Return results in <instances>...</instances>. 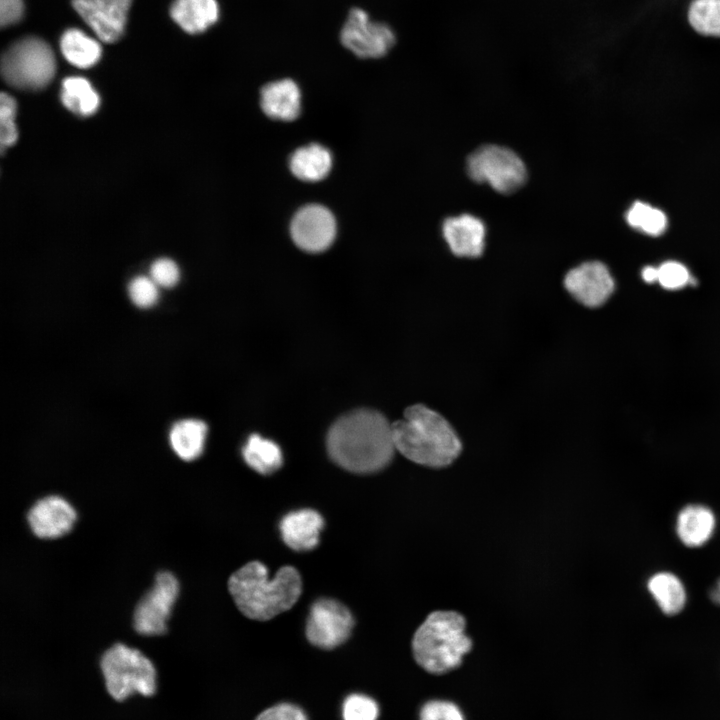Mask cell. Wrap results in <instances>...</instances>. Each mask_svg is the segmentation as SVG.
Wrapping results in <instances>:
<instances>
[{"instance_id":"cell-1","label":"cell","mask_w":720,"mask_h":720,"mask_svg":"<svg viewBox=\"0 0 720 720\" xmlns=\"http://www.w3.org/2000/svg\"><path fill=\"white\" fill-rule=\"evenodd\" d=\"M326 448L332 461L349 472H378L391 462L396 450L392 424L375 410L351 411L330 427Z\"/></svg>"},{"instance_id":"cell-2","label":"cell","mask_w":720,"mask_h":720,"mask_svg":"<svg viewBox=\"0 0 720 720\" xmlns=\"http://www.w3.org/2000/svg\"><path fill=\"white\" fill-rule=\"evenodd\" d=\"M228 590L244 616L267 621L294 606L302 593V579L299 571L288 565L270 579L264 564L251 561L230 576Z\"/></svg>"},{"instance_id":"cell-3","label":"cell","mask_w":720,"mask_h":720,"mask_svg":"<svg viewBox=\"0 0 720 720\" xmlns=\"http://www.w3.org/2000/svg\"><path fill=\"white\" fill-rule=\"evenodd\" d=\"M397 451L410 461L429 468H443L460 455L462 443L450 423L423 404L408 407L392 423Z\"/></svg>"},{"instance_id":"cell-4","label":"cell","mask_w":720,"mask_h":720,"mask_svg":"<svg viewBox=\"0 0 720 720\" xmlns=\"http://www.w3.org/2000/svg\"><path fill=\"white\" fill-rule=\"evenodd\" d=\"M465 629V618L457 611L430 613L412 638V653L417 664L432 674H444L459 667L472 649V640Z\"/></svg>"},{"instance_id":"cell-5","label":"cell","mask_w":720,"mask_h":720,"mask_svg":"<svg viewBox=\"0 0 720 720\" xmlns=\"http://www.w3.org/2000/svg\"><path fill=\"white\" fill-rule=\"evenodd\" d=\"M99 665L106 691L116 702L135 694L151 697L157 692L156 668L136 648L115 643L103 653Z\"/></svg>"},{"instance_id":"cell-6","label":"cell","mask_w":720,"mask_h":720,"mask_svg":"<svg viewBox=\"0 0 720 720\" xmlns=\"http://www.w3.org/2000/svg\"><path fill=\"white\" fill-rule=\"evenodd\" d=\"M55 71L56 61L51 47L34 36L14 42L1 59L3 79L17 89H42L51 82Z\"/></svg>"},{"instance_id":"cell-7","label":"cell","mask_w":720,"mask_h":720,"mask_svg":"<svg viewBox=\"0 0 720 720\" xmlns=\"http://www.w3.org/2000/svg\"><path fill=\"white\" fill-rule=\"evenodd\" d=\"M467 173L472 180L486 183L500 193H511L526 181L523 160L511 149L500 145H484L467 159Z\"/></svg>"},{"instance_id":"cell-8","label":"cell","mask_w":720,"mask_h":720,"mask_svg":"<svg viewBox=\"0 0 720 720\" xmlns=\"http://www.w3.org/2000/svg\"><path fill=\"white\" fill-rule=\"evenodd\" d=\"M354 624L352 613L343 603L324 597L312 604L305 633L312 645L329 650L348 640Z\"/></svg>"},{"instance_id":"cell-9","label":"cell","mask_w":720,"mask_h":720,"mask_svg":"<svg viewBox=\"0 0 720 720\" xmlns=\"http://www.w3.org/2000/svg\"><path fill=\"white\" fill-rule=\"evenodd\" d=\"M340 41L360 58H380L394 46L396 36L388 24L371 20L361 8H352L340 31Z\"/></svg>"},{"instance_id":"cell-10","label":"cell","mask_w":720,"mask_h":720,"mask_svg":"<svg viewBox=\"0 0 720 720\" xmlns=\"http://www.w3.org/2000/svg\"><path fill=\"white\" fill-rule=\"evenodd\" d=\"M179 594V582L168 571L156 575L153 587L137 604L133 626L144 636H159L167 631V622Z\"/></svg>"},{"instance_id":"cell-11","label":"cell","mask_w":720,"mask_h":720,"mask_svg":"<svg viewBox=\"0 0 720 720\" xmlns=\"http://www.w3.org/2000/svg\"><path fill=\"white\" fill-rule=\"evenodd\" d=\"M336 222L324 206L310 204L302 207L291 222V236L304 251L318 253L326 250L335 239Z\"/></svg>"},{"instance_id":"cell-12","label":"cell","mask_w":720,"mask_h":720,"mask_svg":"<svg viewBox=\"0 0 720 720\" xmlns=\"http://www.w3.org/2000/svg\"><path fill=\"white\" fill-rule=\"evenodd\" d=\"M564 286L579 303L594 308L608 300L614 291L615 283L605 264L588 261L566 273Z\"/></svg>"},{"instance_id":"cell-13","label":"cell","mask_w":720,"mask_h":720,"mask_svg":"<svg viewBox=\"0 0 720 720\" xmlns=\"http://www.w3.org/2000/svg\"><path fill=\"white\" fill-rule=\"evenodd\" d=\"M132 0H72V5L97 37L106 43L124 33Z\"/></svg>"},{"instance_id":"cell-14","label":"cell","mask_w":720,"mask_h":720,"mask_svg":"<svg viewBox=\"0 0 720 720\" xmlns=\"http://www.w3.org/2000/svg\"><path fill=\"white\" fill-rule=\"evenodd\" d=\"M77 513L63 497L50 495L39 499L30 508L27 521L32 532L41 539H55L71 531Z\"/></svg>"},{"instance_id":"cell-15","label":"cell","mask_w":720,"mask_h":720,"mask_svg":"<svg viewBox=\"0 0 720 720\" xmlns=\"http://www.w3.org/2000/svg\"><path fill=\"white\" fill-rule=\"evenodd\" d=\"M442 234L451 252L459 257H478L485 248V224L480 218L471 214L445 219L442 224Z\"/></svg>"},{"instance_id":"cell-16","label":"cell","mask_w":720,"mask_h":720,"mask_svg":"<svg viewBox=\"0 0 720 720\" xmlns=\"http://www.w3.org/2000/svg\"><path fill=\"white\" fill-rule=\"evenodd\" d=\"M324 519L313 509H300L286 514L279 525L283 542L292 550L306 552L319 543Z\"/></svg>"},{"instance_id":"cell-17","label":"cell","mask_w":720,"mask_h":720,"mask_svg":"<svg viewBox=\"0 0 720 720\" xmlns=\"http://www.w3.org/2000/svg\"><path fill=\"white\" fill-rule=\"evenodd\" d=\"M260 104L268 117L292 121L300 114V89L291 79L270 82L261 89Z\"/></svg>"},{"instance_id":"cell-18","label":"cell","mask_w":720,"mask_h":720,"mask_svg":"<svg viewBox=\"0 0 720 720\" xmlns=\"http://www.w3.org/2000/svg\"><path fill=\"white\" fill-rule=\"evenodd\" d=\"M716 526L713 511L702 504L683 507L676 518V534L687 547H700L712 537Z\"/></svg>"},{"instance_id":"cell-19","label":"cell","mask_w":720,"mask_h":720,"mask_svg":"<svg viewBox=\"0 0 720 720\" xmlns=\"http://www.w3.org/2000/svg\"><path fill=\"white\" fill-rule=\"evenodd\" d=\"M170 14L184 31L197 34L217 22L219 5L217 0H174Z\"/></svg>"},{"instance_id":"cell-20","label":"cell","mask_w":720,"mask_h":720,"mask_svg":"<svg viewBox=\"0 0 720 720\" xmlns=\"http://www.w3.org/2000/svg\"><path fill=\"white\" fill-rule=\"evenodd\" d=\"M647 588L660 610L669 616L680 613L687 602V593L681 579L667 571L653 574Z\"/></svg>"},{"instance_id":"cell-21","label":"cell","mask_w":720,"mask_h":720,"mask_svg":"<svg viewBox=\"0 0 720 720\" xmlns=\"http://www.w3.org/2000/svg\"><path fill=\"white\" fill-rule=\"evenodd\" d=\"M207 430L206 423L198 419L176 422L169 434L173 451L184 461L197 459L204 450Z\"/></svg>"},{"instance_id":"cell-22","label":"cell","mask_w":720,"mask_h":720,"mask_svg":"<svg viewBox=\"0 0 720 720\" xmlns=\"http://www.w3.org/2000/svg\"><path fill=\"white\" fill-rule=\"evenodd\" d=\"M331 167L332 155L327 148L320 144L301 147L290 158L292 173L306 182L322 180L328 175Z\"/></svg>"},{"instance_id":"cell-23","label":"cell","mask_w":720,"mask_h":720,"mask_svg":"<svg viewBox=\"0 0 720 720\" xmlns=\"http://www.w3.org/2000/svg\"><path fill=\"white\" fill-rule=\"evenodd\" d=\"M60 50L65 59L78 68H89L101 57V46L83 31L70 28L60 39Z\"/></svg>"},{"instance_id":"cell-24","label":"cell","mask_w":720,"mask_h":720,"mask_svg":"<svg viewBox=\"0 0 720 720\" xmlns=\"http://www.w3.org/2000/svg\"><path fill=\"white\" fill-rule=\"evenodd\" d=\"M246 464L262 475L276 472L283 464L280 447L272 440L252 434L242 449Z\"/></svg>"},{"instance_id":"cell-25","label":"cell","mask_w":720,"mask_h":720,"mask_svg":"<svg viewBox=\"0 0 720 720\" xmlns=\"http://www.w3.org/2000/svg\"><path fill=\"white\" fill-rule=\"evenodd\" d=\"M61 101L68 110L81 116L95 113L100 104L99 95L90 82L79 76L63 80Z\"/></svg>"},{"instance_id":"cell-26","label":"cell","mask_w":720,"mask_h":720,"mask_svg":"<svg viewBox=\"0 0 720 720\" xmlns=\"http://www.w3.org/2000/svg\"><path fill=\"white\" fill-rule=\"evenodd\" d=\"M688 20L699 34L720 37V0H693Z\"/></svg>"},{"instance_id":"cell-27","label":"cell","mask_w":720,"mask_h":720,"mask_svg":"<svg viewBox=\"0 0 720 720\" xmlns=\"http://www.w3.org/2000/svg\"><path fill=\"white\" fill-rule=\"evenodd\" d=\"M628 224L651 236L662 234L667 226L663 211L643 202H635L626 214Z\"/></svg>"},{"instance_id":"cell-28","label":"cell","mask_w":720,"mask_h":720,"mask_svg":"<svg viewBox=\"0 0 720 720\" xmlns=\"http://www.w3.org/2000/svg\"><path fill=\"white\" fill-rule=\"evenodd\" d=\"M378 715L377 702L364 694H350L342 705L343 720H377Z\"/></svg>"},{"instance_id":"cell-29","label":"cell","mask_w":720,"mask_h":720,"mask_svg":"<svg viewBox=\"0 0 720 720\" xmlns=\"http://www.w3.org/2000/svg\"><path fill=\"white\" fill-rule=\"evenodd\" d=\"M16 102L8 94L0 96V144L3 152L5 147L12 146L18 138V131L14 119L16 115Z\"/></svg>"},{"instance_id":"cell-30","label":"cell","mask_w":720,"mask_h":720,"mask_svg":"<svg viewBox=\"0 0 720 720\" xmlns=\"http://www.w3.org/2000/svg\"><path fill=\"white\" fill-rule=\"evenodd\" d=\"M158 287L150 277L138 276L128 286L129 297L134 305L149 308L159 299Z\"/></svg>"},{"instance_id":"cell-31","label":"cell","mask_w":720,"mask_h":720,"mask_svg":"<svg viewBox=\"0 0 720 720\" xmlns=\"http://www.w3.org/2000/svg\"><path fill=\"white\" fill-rule=\"evenodd\" d=\"M691 281L688 269L679 262L667 261L658 267L657 282L665 289H680Z\"/></svg>"},{"instance_id":"cell-32","label":"cell","mask_w":720,"mask_h":720,"mask_svg":"<svg viewBox=\"0 0 720 720\" xmlns=\"http://www.w3.org/2000/svg\"><path fill=\"white\" fill-rule=\"evenodd\" d=\"M419 720H465L460 708L448 700H430L420 709Z\"/></svg>"},{"instance_id":"cell-33","label":"cell","mask_w":720,"mask_h":720,"mask_svg":"<svg viewBox=\"0 0 720 720\" xmlns=\"http://www.w3.org/2000/svg\"><path fill=\"white\" fill-rule=\"evenodd\" d=\"M180 272L177 264L168 258L157 259L150 268V278L163 288L174 287L179 281Z\"/></svg>"},{"instance_id":"cell-34","label":"cell","mask_w":720,"mask_h":720,"mask_svg":"<svg viewBox=\"0 0 720 720\" xmlns=\"http://www.w3.org/2000/svg\"><path fill=\"white\" fill-rule=\"evenodd\" d=\"M255 720H308L305 712L291 703H280L262 711Z\"/></svg>"},{"instance_id":"cell-35","label":"cell","mask_w":720,"mask_h":720,"mask_svg":"<svg viewBox=\"0 0 720 720\" xmlns=\"http://www.w3.org/2000/svg\"><path fill=\"white\" fill-rule=\"evenodd\" d=\"M22 0H0V24L7 27L17 23L23 15Z\"/></svg>"},{"instance_id":"cell-36","label":"cell","mask_w":720,"mask_h":720,"mask_svg":"<svg viewBox=\"0 0 720 720\" xmlns=\"http://www.w3.org/2000/svg\"><path fill=\"white\" fill-rule=\"evenodd\" d=\"M642 278L647 283H653L658 280V267L646 266L642 270Z\"/></svg>"},{"instance_id":"cell-37","label":"cell","mask_w":720,"mask_h":720,"mask_svg":"<svg viewBox=\"0 0 720 720\" xmlns=\"http://www.w3.org/2000/svg\"><path fill=\"white\" fill-rule=\"evenodd\" d=\"M709 597L713 603L720 606V578L709 591Z\"/></svg>"}]
</instances>
